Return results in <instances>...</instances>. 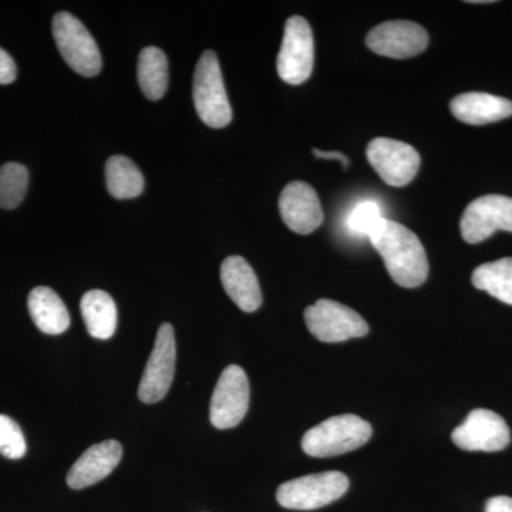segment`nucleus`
Wrapping results in <instances>:
<instances>
[{"label":"nucleus","mask_w":512,"mask_h":512,"mask_svg":"<svg viewBox=\"0 0 512 512\" xmlns=\"http://www.w3.org/2000/svg\"><path fill=\"white\" fill-rule=\"evenodd\" d=\"M382 256L387 272L397 285L417 288L429 276V261L419 237L409 228L383 218L367 237Z\"/></svg>","instance_id":"nucleus-1"},{"label":"nucleus","mask_w":512,"mask_h":512,"mask_svg":"<svg viewBox=\"0 0 512 512\" xmlns=\"http://www.w3.org/2000/svg\"><path fill=\"white\" fill-rule=\"evenodd\" d=\"M372 434V426L362 417L342 414L330 417L306 431L302 439V450L311 457L340 456L365 446Z\"/></svg>","instance_id":"nucleus-2"},{"label":"nucleus","mask_w":512,"mask_h":512,"mask_svg":"<svg viewBox=\"0 0 512 512\" xmlns=\"http://www.w3.org/2000/svg\"><path fill=\"white\" fill-rule=\"evenodd\" d=\"M192 97L202 123L212 128H224L231 123V104L222 79L220 62L212 50L202 53L195 67Z\"/></svg>","instance_id":"nucleus-3"},{"label":"nucleus","mask_w":512,"mask_h":512,"mask_svg":"<svg viewBox=\"0 0 512 512\" xmlns=\"http://www.w3.org/2000/svg\"><path fill=\"white\" fill-rule=\"evenodd\" d=\"M349 490V478L339 471L311 474L279 485L276 500L288 510L312 511L335 503Z\"/></svg>","instance_id":"nucleus-4"},{"label":"nucleus","mask_w":512,"mask_h":512,"mask_svg":"<svg viewBox=\"0 0 512 512\" xmlns=\"http://www.w3.org/2000/svg\"><path fill=\"white\" fill-rule=\"evenodd\" d=\"M53 36L64 62L74 72L84 77H94L100 73L103 62L99 46L79 19L67 12L57 13L53 18Z\"/></svg>","instance_id":"nucleus-5"},{"label":"nucleus","mask_w":512,"mask_h":512,"mask_svg":"<svg viewBox=\"0 0 512 512\" xmlns=\"http://www.w3.org/2000/svg\"><path fill=\"white\" fill-rule=\"evenodd\" d=\"M315 42L308 20L292 16L286 20L284 40L276 59V70L285 83L299 86L311 77Z\"/></svg>","instance_id":"nucleus-6"},{"label":"nucleus","mask_w":512,"mask_h":512,"mask_svg":"<svg viewBox=\"0 0 512 512\" xmlns=\"http://www.w3.org/2000/svg\"><path fill=\"white\" fill-rule=\"evenodd\" d=\"M305 322L309 332L320 342H345L369 333V325L359 313L330 299H319L306 308Z\"/></svg>","instance_id":"nucleus-7"},{"label":"nucleus","mask_w":512,"mask_h":512,"mask_svg":"<svg viewBox=\"0 0 512 512\" xmlns=\"http://www.w3.org/2000/svg\"><path fill=\"white\" fill-rule=\"evenodd\" d=\"M366 156L373 170L390 187H406L420 170L421 158L416 148L392 138L370 141Z\"/></svg>","instance_id":"nucleus-8"},{"label":"nucleus","mask_w":512,"mask_h":512,"mask_svg":"<svg viewBox=\"0 0 512 512\" xmlns=\"http://www.w3.org/2000/svg\"><path fill=\"white\" fill-rule=\"evenodd\" d=\"M247 373L237 365L228 366L215 386L210 406V420L215 429L237 427L247 416L249 407Z\"/></svg>","instance_id":"nucleus-9"},{"label":"nucleus","mask_w":512,"mask_h":512,"mask_svg":"<svg viewBox=\"0 0 512 512\" xmlns=\"http://www.w3.org/2000/svg\"><path fill=\"white\" fill-rule=\"evenodd\" d=\"M175 360H177V345H175L174 328L170 323H164L158 329L153 352L138 387V397L141 402L153 404L167 396L174 380Z\"/></svg>","instance_id":"nucleus-10"},{"label":"nucleus","mask_w":512,"mask_h":512,"mask_svg":"<svg viewBox=\"0 0 512 512\" xmlns=\"http://www.w3.org/2000/svg\"><path fill=\"white\" fill-rule=\"evenodd\" d=\"M460 229L468 244H480L497 231L512 232V198L491 194L470 202Z\"/></svg>","instance_id":"nucleus-11"},{"label":"nucleus","mask_w":512,"mask_h":512,"mask_svg":"<svg viewBox=\"0 0 512 512\" xmlns=\"http://www.w3.org/2000/svg\"><path fill=\"white\" fill-rule=\"evenodd\" d=\"M451 440L461 450L495 453L510 444L511 431L500 414L476 409L454 429Z\"/></svg>","instance_id":"nucleus-12"},{"label":"nucleus","mask_w":512,"mask_h":512,"mask_svg":"<svg viewBox=\"0 0 512 512\" xmlns=\"http://www.w3.org/2000/svg\"><path fill=\"white\" fill-rule=\"evenodd\" d=\"M366 45L376 55L392 59H410L429 46V35L417 23L392 20L376 26L367 33Z\"/></svg>","instance_id":"nucleus-13"},{"label":"nucleus","mask_w":512,"mask_h":512,"mask_svg":"<svg viewBox=\"0 0 512 512\" xmlns=\"http://www.w3.org/2000/svg\"><path fill=\"white\" fill-rule=\"evenodd\" d=\"M279 211L286 227L299 235L312 234L323 222L318 194L303 181L286 185L279 197Z\"/></svg>","instance_id":"nucleus-14"},{"label":"nucleus","mask_w":512,"mask_h":512,"mask_svg":"<svg viewBox=\"0 0 512 512\" xmlns=\"http://www.w3.org/2000/svg\"><path fill=\"white\" fill-rule=\"evenodd\" d=\"M123 447L119 441L107 440L87 448L67 474V485L73 490H83L109 477L119 466Z\"/></svg>","instance_id":"nucleus-15"},{"label":"nucleus","mask_w":512,"mask_h":512,"mask_svg":"<svg viewBox=\"0 0 512 512\" xmlns=\"http://www.w3.org/2000/svg\"><path fill=\"white\" fill-rule=\"evenodd\" d=\"M221 282L241 311L252 313L262 305V292L252 266L242 256H229L221 265Z\"/></svg>","instance_id":"nucleus-16"},{"label":"nucleus","mask_w":512,"mask_h":512,"mask_svg":"<svg viewBox=\"0 0 512 512\" xmlns=\"http://www.w3.org/2000/svg\"><path fill=\"white\" fill-rule=\"evenodd\" d=\"M451 113L461 123L484 126L512 116V101L493 94L471 92L454 97Z\"/></svg>","instance_id":"nucleus-17"},{"label":"nucleus","mask_w":512,"mask_h":512,"mask_svg":"<svg viewBox=\"0 0 512 512\" xmlns=\"http://www.w3.org/2000/svg\"><path fill=\"white\" fill-rule=\"evenodd\" d=\"M30 318L46 335H60L70 326V315L66 305L53 289L37 286L29 293Z\"/></svg>","instance_id":"nucleus-18"},{"label":"nucleus","mask_w":512,"mask_h":512,"mask_svg":"<svg viewBox=\"0 0 512 512\" xmlns=\"http://www.w3.org/2000/svg\"><path fill=\"white\" fill-rule=\"evenodd\" d=\"M80 309L87 332L93 338L106 340L116 333L117 308L109 293L99 289L84 293Z\"/></svg>","instance_id":"nucleus-19"},{"label":"nucleus","mask_w":512,"mask_h":512,"mask_svg":"<svg viewBox=\"0 0 512 512\" xmlns=\"http://www.w3.org/2000/svg\"><path fill=\"white\" fill-rule=\"evenodd\" d=\"M138 83L148 100L163 99L168 89V60L163 50L150 46L138 57Z\"/></svg>","instance_id":"nucleus-20"},{"label":"nucleus","mask_w":512,"mask_h":512,"mask_svg":"<svg viewBox=\"0 0 512 512\" xmlns=\"http://www.w3.org/2000/svg\"><path fill=\"white\" fill-rule=\"evenodd\" d=\"M107 190L117 200L136 198L144 191V177L140 168L124 156H113L106 164Z\"/></svg>","instance_id":"nucleus-21"},{"label":"nucleus","mask_w":512,"mask_h":512,"mask_svg":"<svg viewBox=\"0 0 512 512\" xmlns=\"http://www.w3.org/2000/svg\"><path fill=\"white\" fill-rule=\"evenodd\" d=\"M471 281L480 291L490 293L498 301L512 306V258L478 266Z\"/></svg>","instance_id":"nucleus-22"},{"label":"nucleus","mask_w":512,"mask_h":512,"mask_svg":"<svg viewBox=\"0 0 512 512\" xmlns=\"http://www.w3.org/2000/svg\"><path fill=\"white\" fill-rule=\"evenodd\" d=\"M29 171L25 165L6 163L0 167V208L13 210L25 200Z\"/></svg>","instance_id":"nucleus-23"},{"label":"nucleus","mask_w":512,"mask_h":512,"mask_svg":"<svg viewBox=\"0 0 512 512\" xmlns=\"http://www.w3.org/2000/svg\"><path fill=\"white\" fill-rule=\"evenodd\" d=\"M26 440L15 420L0 414V454L10 460H19L26 454Z\"/></svg>","instance_id":"nucleus-24"},{"label":"nucleus","mask_w":512,"mask_h":512,"mask_svg":"<svg viewBox=\"0 0 512 512\" xmlns=\"http://www.w3.org/2000/svg\"><path fill=\"white\" fill-rule=\"evenodd\" d=\"M382 220V211H380L379 205L373 201H366L357 205L355 210H353L348 224L349 228L356 232L357 235L369 237Z\"/></svg>","instance_id":"nucleus-25"},{"label":"nucleus","mask_w":512,"mask_h":512,"mask_svg":"<svg viewBox=\"0 0 512 512\" xmlns=\"http://www.w3.org/2000/svg\"><path fill=\"white\" fill-rule=\"evenodd\" d=\"M16 76H18V69H16L15 60L0 47V84L13 83Z\"/></svg>","instance_id":"nucleus-26"},{"label":"nucleus","mask_w":512,"mask_h":512,"mask_svg":"<svg viewBox=\"0 0 512 512\" xmlns=\"http://www.w3.org/2000/svg\"><path fill=\"white\" fill-rule=\"evenodd\" d=\"M485 512H512V498L505 495L490 498L485 504Z\"/></svg>","instance_id":"nucleus-27"},{"label":"nucleus","mask_w":512,"mask_h":512,"mask_svg":"<svg viewBox=\"0 0 512 512\" xmlns=\"http://www.w3.org/2000/svg\"><path fill=\"white\" fill-rule=\"evenodd\" d=\"M313 154H315V157L325 158V160H338L342 163L343 167L348 168L349 158L345 154L339 153V151H320L315 148Z\"/></svg>","instance_id":"nucleus-28"}]
</instances>
